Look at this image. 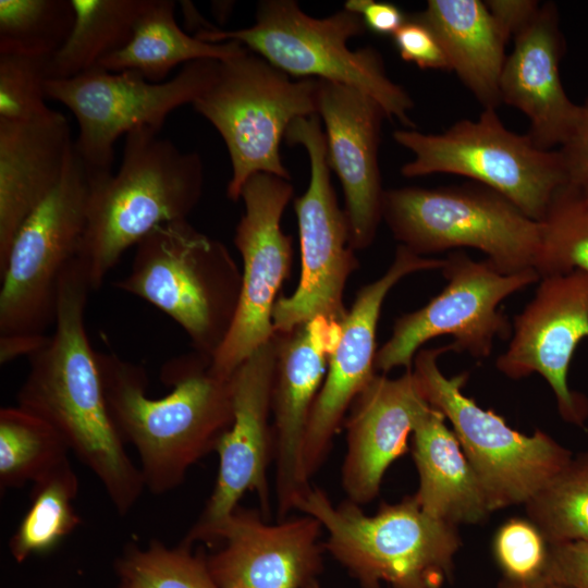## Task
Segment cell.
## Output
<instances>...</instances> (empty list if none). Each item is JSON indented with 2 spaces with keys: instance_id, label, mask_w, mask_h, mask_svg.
<instances>
[{
  "instance_id": "cell-1",
  "label": "cell",
  "mask_w": 588,
  "mask_h": 588,
  "mask_svg": "<svg viewBox=\"0 0 588 588\" xmlns=\"http://www.w3.org/2000/svg\"><path fill=\"white\" fill-rule=\"evenodd\" d=\"M91 291L87 268L77 256L61 275L54 331L28 357L17 405L62 436L101 482L117 513L124 516L145 485L109 414L97 355L88 341L85 309Z\"/></svg>"
},
{
  "instance_id": "cell-2",
  "label": "cell",
  "mask_w": 588,
  "mask_h": 588,
  "mask_svg": "<svg viewBox=\"0 0 588 588\" xmlns=\"http://www.w3.org/2000/svg\"><path fill=\"white\" fill-rule=\"evenodd\" d=\"M96 355L109 414L138 454L145 488L154 494L177 488L233 422L232 376L216 375L211 358L197 352L182 355L162 366L160 379L172 389L155 399L143 366L114 353Z\"/></svg>"
},
{
  "instance_id": "cell-3",
  "label": "cell",
  "mask_w": 588,
  "mask_h": 588,
  "mask_svg": "<svg viewBox=\"0 0 588 588\" xmlns=\"http://www.w3.org/2000/svg\"><path fill=\"white\" fill-rule=\"evenodd\" d=\"M148 126L125 135L118 173L90 174L88 221L78 257L98 290L123 253L155 228L187 220L204 188V167Z\"/></svg>"
},
{
  "instance_id": "cell-4",
  "label": "cell",
  "mask_w": 588,
  "mask_h": 588,
  "mask_svg": "<svg viewBox=\"0 0 588 588\" xmlns=\"http://www.w3.org/2000/svg\"><path fill=\"white\" fill-rule=\"evenodd\" d=\"M295 510L315 517L327 531L324 550L362 588H442L451 581L461 547L456 526L425 513L414 495L382 503L369 516L346 500L334 505L324 491L309 488Z\"/></svg>"
},
{
  "instance_id": "cell-5",
  "label": "cell",
  "mask_w": 588,
  "mask_h": 588,
  "mask_svg": "<svg viewBox=\"0 0 588 588\" xmlns=\"http://www.w3.org/2000/svg\"><path fill=\"white\" fill-rule=\"evenodd\" d=\"M130 273L114 286L180 324L195 352L212 357L234 323L242 272L228 247L187 220L155 228L136 245Z\"/></svg>"
},
{
  "instance_id": "cell-6",
  "label": "cell",
  "mask_w": 588,
  "mask_h": 588,
  "mask_svg": "<svg viewBox=\"0 0 588 588\" xmlns=\"http://www.w3.org/2000/svg\"><path fill=\"white\" fill-rule=\"evenodd\" d=\"M366 28L359 14L344 8L317 19L294 0H265L258 3L252 26L233 30L212 26L195 37L211 44L237 41L290 76L359 89L382 107L389 120L414 127L409 118L414 101L389 78L379 52L372 47H348L350 39Z\"/></svg>"
},
{
  "instance_id": "cell-7",
  "label": "cell",
  "mask_w": 588,
  "mask_h": 588,
  "mask_svg": "<svg viewBox=\"0 0 588 588\" xmlns=\"http://www.w3.org/2000/svg\"><path fill=\"white\" fill-rule=\"evenodd\" d=\"M382 220L417 255L470 247L504 274L536 270L541 253V222L479 183L384 189Z\"/></svg>"
},
{
  "instance_id": "cell-8",
  "label": "cell",
  "mask_w": 588,
  "mask_h": 588,
  "mask_svg": "<svg viewBox=\"0 0 588 588\" xmlns=\"http://www.w3.org/2000/svg\"><path fill=\"white\" fill-rule=\"evenodd\" d=\"M319 85L318 78L293 81L247 48L219 61L213 82L192 106L226 146L228 198L238 200L245 182L259 172L291 180L280 144L295 119L318 114Z\"/></svg>"
},
{
  "instance_id": "cell-9",
  "label": "cell",
  "mask_w": 588,
  "mask_h": 588,
  "mask_svg": "<svg viewBox=\"0 0 588 588\" xmlns=\"http://www.w3.org/2000/svg\"><path fill=\"white\" fill-rule=\"evenodd\" d=\"M449 345L419 350L413 372L425 400L451 422L478 477L491 512L526 504L571 461L572 453L548 433L531 436L511 428L463 393L468 373L446 377L438 365Z\"/></svg>"
},
{
  "instance_id": "cell-10",
  "label": "cell",
  "mask_w": 588,
  "mask_h": 588,
  "mask_svg": "<svg viewBox=\"0 0 588 588\" xmlns=\"http://www.w3.org/2000/svg\"><path fill=\"white\" fill-rule=\"evenodd\" d=\"M394 140L413 154L401 168L415 177L457 174L485 185L541 222L556 192L568 183L559 150H542L529 136L507 130L495 109L461 120L440 134L397 130Z\"/></svg>"
},
{
  "instance_id": "cell-11",
  "label": "cell",
  "mask_w": 588,
  "mask_h": 588,
  "mask_svg": "<svg viewBox=\"0 0 588 588\" xmlns=\"http://www.w3.org/2000/svg\"><path fill=\"white\" fill-rule=\"evenodd\" d=\"M89 198L73 145L59 183L23 222L0 269V335L45 334L54 324L60 279L79 254Z\"/></svg>"
},
{
  "instance_id": "cell-12",
  "label": "cell",
  "mask_w": 588,
  "mask_h": 588,
  "mask_svg": "<svg viewBox=\"0 0 588 588\" xmlns=\"http://www.w3.org/2000/svg\"><path fill=\"white\" fill-rule=\"evenodd\" d=\"M284 139L291 146L305 148L310 176L305 193L294 199L302 261L299 282L291 296L277 299L274 332H287L316 316L342 322L348 310L343 303L346 282L358 268L347 218L331 182L319 115L295 119Z\"/></svg>"
},
{
  "instance_id": "cell-13",
  "label": "cell",
  "mask_w": 588,
  "mask_h": 588,
  "mask_svg": "<svg viewBox=\"0 0 588 588\" xmlns=\"http://www.w3.org/2000/svg\"><path fill=\"white\" fill-rule=\"evenodd\" d=\"M219 61L198 60L183 65L171 79L151 83L132 71L94 68L65 79L48 78L46 96L75 117L74 149L90 174L112 172L114 143L134 128L160 132L176 108L193 105L213 82Z\"/></svg>"
},
{
  "instance_id": "cell-14",
  "label": "cell",
  "mask_w": 588,
  "mask_h": 588,
  "mask_svg": "<svg viewBox=\"0 0 588 588\" xmlns=\"http://www.w3.org/2000/svg\"><path fill=\"white\" fill-rule=\"evenodd\" d=\"M441 271L446 285L424 307L395 320L390 339L377 351L376 371L412 369L421 345L441 335L453 338L450 351L478 359L490 356L494 340L512 332L499 305L540 280L535 269L504 274L487 259L476 261L463 250L451 252Z\"/></svg>"
},
{
  "instance_id": "cell-15",
  "label": "cell",
  "mask_w": 588,
  "mask_h": 588,
  "mask_svg": "<svg viewBox=\"0 0 588 588\" xmlns=\"http://www.w3.org/2000/svg\"><path fill=\"white\" fill-rule=\"evenodd\" d=\"M293 194L290 180L264 172L242 187L245 211L234 235L243 260L242 292L231 331L211 359V370L220 377H231L274 334L273 308L293 258L292 240L283 233L281 219Z\"/></svg>"
},
{
  "instance_id": "cell-16",
  "label": "cell",
  "mask_w": 588,
  "mask_h": 588,
  "mask_svg": "<svg viewBox=\"0 0 588 588\" xmlns=\"http://www.w3.org/2000/svg\"><path fill=\"white\" fill-rule=\"evenodd\" d=\"M275 362L273 334L232 375L233 422L216 448L217 479L205 509L182 540L187 546L198 542L212 546L216 530L247 491L258 494L262 515L266 518L270 515L267 473L274 452L270 416Z\"/></svg>"
},
{
  "instance_id": "cell-17",
  "label": "cell",
  "mask_w": 588,
  "mask_h": 588,
  "mask_svg": "<svg viewBox=\"0 0 588 588\" xmlns=\"http://www.w3.org/2000/svg\"><path fill=\"white\" fill-rule=\"evenodd\" d=\"M588 338V273L575 269L540 278L531 301L515 317L511 341L498 357L499 371L511 379L541 375L550 384L562 418L583 426L588 402L567 383L579 342Z\"/></svg>"
},
{
  "instance_id": "cell-18",
  "label": "cell",
  "mask_w": 588,
  "mask_h": 588,
  "mask_svg": "<svg viewBox=\"0 0 588 588\" xmlns=\"http://www.w3.org/2000/svg\"><path fill=\"white\" fill-rule=\"evenodd\" d=\"M444 259L427 258L399 245L388 270L357 292L342 324L340 341L328 363V373L315 400L302 450L304 477L310 478L326 461L346 412L377 375L376 332L383 301L403 278L443 267Z\"/></svg>"
},
{
  "instance_id": "cell-19",
  "label": "cell",
  "mask_w": 588,
  "mask_h": 588,
  "mask_svg": "<svg viewBox=\"0 0 588 588\" xmlns=\"http://www.w3.org/2000/svg\"><path fill=\"white\" fill-rule=\"evenodd\" d=\"M261 512L237 506L216 530L206 555L221 588H304L323 569L321 524L304 514L275 524Z\"/></svg>"
},
{
  "instance_id": "cell-20",
  "label": "cell",
  "mask_w": 588,
  "mask_h": 588,
  "mask_svg": "<svg viewBox=\"0 0 588 588\" xmlns=\"http://www.w3.org/2000/svg\"><path fill=\"white\" fill-rule=\"evenodd\" d=\"M342 334L340 321L316 316L287 332H274L277 362L272 389L274 491L280 520L310 486L302 469L310 413L329 358Z\"/></svg>"
},
{
  "instance_id": "cell-21",
  "label": "cell",
  "mask_w": 588,
  "mask_h": 588,
  "mask_svg": "<svg viewBox=\"0 0 588 588\" xmlns=\"http://www.w3.org/2000/svg\"><path fill=\"white\" fill-rule=\"evenodd\" d=\"M318 115L324 125L327 160L344 194L351 247L366 249L382 221L378 149L387 114L359 89L320 79Z\"/></svg>"
},
{
  "instance_id": "cell-22",
  "label": "cell",
  "mask_w": 588,
  "mask_h": 588,
  "mask_svg": "<svg viewBox=\"0 0 588 588\" xmlns=\"http://www.w3.org/2000/svg\"><path fill=\"white\" fill-rule=\"evenodd\" d=\"M425 400L413 369L399 378L376 375L356 396L346 418L342 487L363 505L379 493L387 469L408 450V438Z\"/></svg>"
},
{
  "instance_id": "cell-23",
  "label": "cell",
  "mask_w": 588,
  "mask_h": 588,
  "mask_svg": "<svg viewBox=\"0 0 588 588\" xmlns=\"http://www.w3.org/2000/svg\"><path fill=\"white\" fill-rule=\"evenodd\" d=\"M563 52L556 5L546 2L514 37V49L501 73V102L527 117V135L542 150H552L565 142L579 111V105L567 97L561 82Z\"/></svg>"
},
{
  "instance_id": "cell-24",
  "label": "cell",
  "mask_w": 588,
  "mask_h": 588,
  "mask_svg": "<svg viewBox=\"0 0 588 588\" xmlns=\"http://www.w3.org/2000/svg\"><path fill=\"white\" fill-rule=\"evenodd\" d=\"M74 140L65 117L0 119V269L26 218L59 183Z\"/></svg>"
},
{
  "instance_id": "cell-25",
  "label": "cell",
  "mask_w": 588,
  "mask_h": 588,
  "mask_svg": "<svg viewBox=\"0 0 588 588\" xmlns=\"http://www.w3.org/2000/svg\"><path fill=\"white\" fill-rule=\"evenodd\" d=\"M446 418L430 404L416 420L412 455L419 476L414 494L428 515L456 526L491 513L486 493Z\"/></svg>"
},
{
  "instance_id": "cell-26",
  "label": "cell",
  "mask_w": 588,
  "mask_h": 588,
  "mask_svg": "<svg viewBox=\"0 0 588 588\" xmlns=\"http://www.w3.org/2000/svg\"><path fill=\"white\" fill-rule=\"evenodd\" d=\"M437 36L454 71L483 109L501 103L500 78L509 41L480 0H429L412 15Z\"/></svg>"
},
{
  "instance_id": "cell-27",
  "label": "cell",
  "mask_w": 588,
  "mask_h": 588,
  "mask_svg": "<svg viewBox=\"0 0 588 588\" xmlns=\"http://www.w3.org/2000/svg\"><path fill=\"white\" fill-rule=\"evenodd\" d=\"M173 0H149L130 41L97 65L110 72L132 71L162 83L180 64L198 60L224 61L244 51L237 41L211 44L183 30L175 21Z\"/></svg>"
},
{
  "instance_id": "cell-28",
  "label": "cell",
  "mask_w": 588,
  "mask_h": 588,
  "mask_svg": "<svg viewBox=\"0 0 588 588\" xmlns=\"http://www.w3.org/2000/svg\"><path fill=\"white\" fill-rule=\"evenodd\" d=\"M74 23L64 45L50 58L49 78L65 79L96 68L122 49L149 0H71Z\"/></svg>"
},
{
  "instance_id": "cell-29",
  "label": "cell",
  "mask_w": 588,
  "mask_h": 588,
  "mask_svg": "<svg viewBox=\"0 0 588 588\" xmlns=\"http://www.w3.org/2000/svg\"><path fill=\"white\" fill-rule=\"evenodd\" d=\"M77 492L69 458L33 483L30 505L9 542L17 563L50 552L76 529L82 523L73 505Z\"/></svg>"
},
{
  "instance_id": "cell-30",
  "label": "cell",
  "mask_w": 588,
  "mask_h": 588,
  "mask_svg": "<svg viewBox=\"0 0 588 588\" xmlns=\"http://www.w3.org/2000/svg\"><path fill=\"white\" fill-rule=\"evenodd\" d=\"M70 449L45 419L21 407L0 409V488L35 482L63 461Z\"/></svg>"
},
{
  "instance_id": "cell-31",
  "label": "cell",
  "mask_w": 588,
  "mask_h": 588,
  "mask_svg": "<svg viewBox=\"0 0 588 588\" xmlns=\"http://www.w3.org/2000/svg\"><path fill=\"white\" fill-rule=\"evenodd\" d=\"M525 507L548 544L588 543V452L572 457Z\"/></svg>"
},
{
  "instance_id": "cell-32",
  "label": "cell",
  "mask_w": 588,
  "mask_h": 588,
  "mask_svg": "<svg viewBox=\"0 0 588 588\" xmlns=\"http://www.w3.org/2000/svg\"><path fill=\"white\" fill-rule=\"evenodd\" d=\"M120 585L130 588H221L211 576L206 554L181 542L168 547L151 539L145 548L128 543L115 559Z\"/></svg>"
},
{
  "instance_id": "cell-33",
  "label": "cell",
  "mask_w": 588,
  "mask_h": 588,
  "mask_svg": "<svg viewBox=\"0 0 588 588\" xmlns=\"http://www.w3.org/2000/svg\"><path fill=\"white\" fill-rule=\"evenodd\" d=\"M74 17L71 0H0V54L51 58Z\"/></svg>"
},
{
  "instance_id": "cell-34",
  "label": "cell",
  "mask_w": 588,
  "mask_h": 588,
  "mask_svg": "<svg viewBox=\"0 0 588 588\" xmlns=\"http://www.w3.org/2000/svg\"><path fill=\"white\" fill-rule=\"evenodd\" d=\"M542 224L536 271L540 278L579 269L588 273V198L566 183L554 195Z\"/></svg>"
},
{
  "instance_id": "cell-35",
  "label": "cell",
  "mask_w": 588,
  "mask_h": 588,
  "mask_svg": "<svg viewBox=\"0 0 588 588\" xmlns=\"http://www.w3.org/2000/svg\"><path fill=\"white\" fill-rule=\"evenodd\" d=\"M50 58L0 54V119L34 121L50 115L45 100Z\"/></svg>"
},
{
  "instance_id": "cell-36",
  "label": "cell",
  "mask_w": 588,
  "mask_h": 588,
  "mask_svg": "<svg viewBox=\"0 0 588 588\" xmlns=\"http://www.w3.org/2000/svg\"><path fill=\"white\" fill-rule=\"evenodd\" d=\"M492 549L504 578L531 581L544 577L548 542L528 518L504 522L494 535Z\"/></svg>"
},
{
  "instance_id": "cell-37",
  "label": "cell",
  "mask_w": 588,
  "mask_h": 588,
  "mask_svg": "<svg viewBox=\"0 0 588 588\" xmlns=\"http://www.w3.org/2000/svg\"><path fill=\"white\" fill-rule=\"evenodd\" d=\"M393 41L403 60L420 69L450 71L446 56L434 33L412 15L393 35Z\"/></svg>"
},
{
  "instance_id": "cell-38",
  "label": "cell",
  "mask_w": 588,
  "mask_h": 588,
  "mask_svg": "<svg viewBox=\"0 0 588 588\" xmlns=\"http://www.w3.org/2000/svg\"><path fill=\"white\" fill-rule=\"evenodd\" d=\"M544 578L566 588H588V543L566 541L548 544Z\"/></svg>"
},
{
  "instance_id": "cell-39",
  "label": "cell",
  "mask_w": 588,
  "mask_h": 588,
  "mask_svg": "<svg viewBox=\"0 0 588 588\" xmlns=\"http://www.w3.org/2000/svg\"><path fill=\"white\" fill-rule=\"evenodd\" d=\"M559 152L568 183L588 186V98L579 106L575 124Z\"/></svg>"
},
{
  "instance_id": "cell-40",
  "label": "cell",
  "mask_w": 588,
  "mask_h": 588,
  "mask_svg": "<svg viewBox=\"0 0 588 588\" xmlns=\"http://www.w3.org/2000/svg\"><path fill=\"white\" fill-rule=\"evenodd\" d=\"M344 9L359 14L370 30L381 35H394L407 16L396 5L375 0H348Z\"/></svg>"
},
{
  "instance_id": "cell-41",
  "label": "cell",
  "mask_w": 588,
  "mask_h": 588,
  "mask_svg": "<svg viewBox=\"0 0 588 588\" xmlns=\"http://www.w3.org/2000/svg\"><path fill=\"white\" fill-rule=\"evenodd\" d=\"M485 3L507 39L526 27L541 5L535 0H488Z\"/></svg>"
},
{
  "instance_id": "cell-42",
  "label": "cell",
  "mask_w": 588,
  "mask_h": 588,
  "mask_svg": "<svg viewBox=\"0 0 588 588\" xmlns=\"http://www.w3.org/2000/svg\"><path fill=\"white\" fill-rule=\"evenodd\" d=\"M49 340L46 334L0 335V364L4 365L21 356L27 358L42 348Z\"/></svg>"
},
{
  "instance_id": "cell-43",
  "label": "cell",
  "mask_w": 588,
  "mask_h": 588,
  "mask_svg": "<svg viewBox=\"0 0 588 588\" xmlns=\"http://www.w3.org/2000/svg\"><path fill=\"white\" fill-rule=\"evenodd\" d=\"M548 584L544 577L531 581H515L503 578L498 588H547Z\"/></svg>"
},
{
  "instance_id": "cell-44",
  "label": "cell",
  "mask_w": 588,
  "mask_h": 588,
  "mask_svg": "<svg viewBox=\"0 0 588 588\" xmlns=\"http://www.w3.org/2000/svg\"><path fill=\"white\" fill-rule=\"evenodd\" d=\"M304 588H322L320 586V584L318 583V580H313L311 583H309L308 585H306Z\"/></svg>"
},
{
  "instance_id": "cell-45",
  "label": "cell",
  "mask_w": 588,
  "mask_h": 588,
  "mask_svg": "<svg viewBox=\"0 0 588 588\" xmlns=\"http://www.w3.org/2000/svg\"><path fill=\"white\" fill-rule=\"evenodd\" d=\"M547 588H566V587H563V586H560V585H554V584H548Z\"/></svg>"
},
{
  "instance_id": "cell-46",
  "label": "cell",
  "mask_w": 588,
  "mask_h": 588,
  "mask_svg": "<svg viewBox=\"0 0 588 588\" xmlns=\"http://www.w3.org/2000/svg\"><path fill=\"white\" fill-rule=\"evenodd\" d=\"M583 188H584V191H585V194H586V196H587V198H588V186H586V187H583Z\"/></svg>"
},
{
  "instance_id": "cell-47",
  "label": "cell",
  "mask_w": 588,
  "mask_h": 588,
  "mask_svg": "<svg viewBox=\"0 0 588 588\" xmlns=\"http://www.w3.org/2000/svg\"><path fill=\"white\" fill-rule=\"evenodd\" d=\"M118 588H130V587H126V586H123V585H120Z\"/></svg>"
}]
</instances>
